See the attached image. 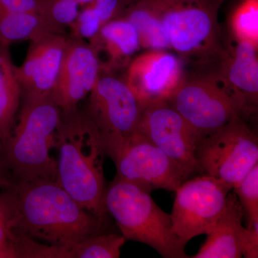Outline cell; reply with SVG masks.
<instances>
[{
	"mask_svg": "<svg viewBox=\"0 0 258 258\" xmlns=\"http://www.w3.org/2000/svg\"><path fill=\"white\" fill-rule=\"evenodd\" d=\"M0 258H18L16 248L10 239L0 244Z\"/></svg>",
	"mask_w": 258,
	"mask_h": 258,
	"instance_id": "29",
	"label": "cell"
},
{
	"mask_svg": "<svg viewBox=\"0 0 258 258\" xmlns=\"http://www.w3.org/2000/svg\"><path fill=\"white\" fill-rule=\"evenodd\" d=\"M76 1L79 3L80 7H83L85 6V5L89 4V3L94 1V0H76Z\"/></svg>",
	"mask_w": 258,
	"mask_h": 258,
	"instance_id": "31",
	"label": "cell"
},
{
	"mask_svg": "<svg viewBox=\"0 0 258 258\" xmlns=\"http://www.w3.org/2000/svg\"><path fill=\"white\" fill-rule=\"evenodd\" d=\"M244 211L233 190L217 221L209 231L207 240L194 258H240L246 227L242 225Z\"/></svg>",
	"mask_w": 258,
	"mask_h": 258,
	"instance_id": "16",
	"label": "cell"
},
{
	"mask_svg": "<svg viewBox=\"0 0 258 258\" xmlns=\"http://www.w3.org/2000/svg\"><path fill=\"white\" fill-rule=\"evenodd\" d=\"M103 207L125 240L147 244L163 257H188L186 246L172 232L170 215L158 206L151 191L114 178L105 190Z\"/></svg>",
	"mask_w": 258,
	"mask_h": 258,
	"instance_id": "5",
	"label": "cell"
},
{
	"mask_svg": "<svg viewBox=\"0 0 258 258\" xmlns=\"http://www.w3.org/2000/svg\"><path fill=\"white\" fill-rule=\"evenodd\" d=\"M76 0H38V11L57 28L66 31L80 11Z\"/></svg>",
	"mask_w": 258,
	"mask_h": 258,
	"instance_id": "24",
	"label": "cell"
},
{
	"mask_svg": "<svg viewBox=\"0 0 258 258\" xmlns=\"http://www.w3.org/2000/svg\"><path fill=\"white\" fill-rule=\"evenodd\" d=\"M167 103L189 123L200 140L239 115L230 97L210 71L184 78Z\"/></svg>",
	"mask_w": 258,
	"mask_h": 258,
	"instance_id": "9",
	"label": "cell"
},
{
	"mask_svg": "<svg viewBox=\"0 0 258 258\" xmlns=\"http://www.w3.org/2000/svg\"><path fill=\"white\" fill-rule=\"evenodd\" d=\"M248 222L258 221V164L233 189Z\"/></svg>",
	"mask_w": 258,
	"mask_h": 258,
	"instance_id": "25",
	"label": "cell"
},
{
	"mask_svg": "<svg viewBox=\"0 0 258 258\" xmlns=\"http://www.w3.org/2000/svg\"><path fill=\"white\" fill-rule=\"evenodd\" d=\"M62 110L51 96L24 100L18 123L3 148L15 181H57V160L50 155Z\"/></svg>",
	"mask_w": 258,
	"mask_h": 258,
	"instance_id": "3",
	"label": "cell"
},
{
	"mask_svg": "<svg viewBox=\"0 0 258 258\" xmlns=\"http://www.w3.org/2000/svg\"><path fill=\"white\" fill-rule=\"evenodd\" d=\"M39 12L38 0H0V15Z\"/></svg>",
	"mask_w": 258,
	"mask_h": 258,
	"instance_id": "27",
	"label": "cell"
},
{
	"mask_svg": "<svg viewBox=\"0 0 258 258\" xmlns=\"http://www.w3.org/2000/svg\"><path fill=\"white\" fill-rule=\"evenodd\" d=\"M13 217V203L10 191L0 195V244L9 240Z\"/></svg>",
	"mask_w": 258,
	"mask_h": 258,
	"instance_id": "26",
	"label": "cell"
},
{
	"mask_svg": "<svg viewBox=\"0 0 258 258\" xmlns=\"http://www.w3.org/2000/svg\"><path fill=\"white\" fill-rule=\"evenodd\" d=\"M226 46L211 72L230 97L242 118L254 114L258 105V47L244 42Z\"/></svg>",
	"mask_w": 258,
	"mask_h": 258,
	"instance_id": "13",
	"label": "cell"
},
{
	"mask_svg": "<svg viewBox=\"0 0 258 258\" xmlns=\"http://www.w3.org/2000/svg\"><path fill=\"white\" fill-rule=\"evenodd\" d=\"M101 136L102 147L116 167L115 178L148 190L175 191L187 178L155 144L137 131L127 137Z\"/></svg>",
	"mask_w": 258,
	"mask_h": 258,
	"instance_id": "7",
	"label": "cell"
},
{
	"mask_svg": "<svg viewBox=\"0 0 258 258\" xmlns=\"http://www.w3.org/2000/svg\"><path fill=\"white\" fill-rule=\"evenodd\" d=\"M230 27L236 42L258 47V0H243L230 17Z\"/></svg>",
	"mask_w": 258,
	"mask_h": 258,
	"instance_id": "23",
	"label": "cell"
},
{
	"mask_svg": "<svg viewBox=\"0 0 258 258\" xmlns=\"http://www.w3.org/2000/svg\"><path fill=\"white\" fill-rule=\"evenodd\" d=\"M39 12L0 15V45L32 41L50 34H66Z\"/></svg>",
	"mask_w": 258,
	"mask_h": 258,
	"instance_id": "19",
	"label": "cell"
},
{
	"mask_svg": "<svg viewBox=\"0 0 258 258\" xmlns=\"http://www.w3.org/2000/svg\"><path fill=\"white\" fill-rule=\"evenodd\" d=\"M121 18L128 20L135 28L141 47L149 50L170 49L151 0H132Z\"/></svg>",
	"mask_w": 258,
	"mask_h": 258,
	"instance_id": "20",
	"label": "cell"
},
{
	"mask_svg": "<svg viewBox=\"0 0 258 258\" xmlns=\"http://www.w3.org/2000/svg\"><path fill=\"white\" fill-rule=\"evenodd\" d=\"M125 240L123 235L100 232L68 247L69 258H118Z\"/></svg>",
	"mask_w": 258,
	"mask_h": 258,
	"instance_id": "22",
	"label": "cell"
},
{
	"mask_svg": "<svg viewBox=\"0 0 258 258\" xmlns=\"http://www.w3.org/2000/svg\"><path fill=\"white\" fill-rule=\"evenodd\" d=\"M139 131L159 148L186 178L197 171L195 155L200 139L167 102L142 107Z\"/></svg>",
	"mask_w": 258,
	"mask_h": 258,
	"instance_id": "11",
	"label": "cell"
},
{
	"mask_svg": "<svg viewBox=\"0 0 258 258\" xmlns=\"http://www.w3.org/2000/svg\"><path fill=\"white\" fill-rule=\"evenodd\" d=\"M163 31L181 61L213 69L225 55L220 0H151Z\"/></svg>",
	"mask_w": 258,
	"mask_h": 258,
	"instance_id": "4",
	"label": "cell"
},
{
	"mask_svg": "<svg viewBox=\"0 0 258 258\" xmlns=\"http://www.w3.org/2000/svg\"><path fill=\"white\" fill-rule=\"evenodd\" d=\"M88 42L96 51L101 71L111 73L127 67L134 54L142 47L135 28L123 18L103 25Z\"/></svg>",
	"mask_w": 258,
	"mask_h": 258,
	"instance_id": "17",
	"label": "cell"
},
{
	"mask_svg": "<svg viewBox=\"0 0 258 258\" xmlns=\"http://www.w3.org/2000/svg\"><path fill=\"white\" fill-rule=\"evenodd\" d=\"M83 112L101 135L127 137L139 130L142 106L124 79L101 71Z\"/></svg>",
	"mask_w": 258,
	"mask_h": 258,
	"instance_id": "10",
	"label": "cell"
},
{
	"mask_svg": "<svg viewBox=\"0 0 258 258\" xmlns=\"http://www.w3.org/2000/svg\"><path fill=\"white\" fill-rule=\"evenodd\" d=\"M220 1H221V2H222V3H224V2H225V0H220ZM240 1H243V0H240Z\"/></svg>",
	"mask_w": 258,
	"mask_h": 258,
	"instance_id": "32",
	"label": "cell"
},
{
	"mask_svg": "<svg viewBox=\"0 0 258 258\" xmlns=\"http://www.w3.org/2000/svg\"><path fill=\"white\" fill-rule=\"evenodd\" d=\"M12 231L71 247L101 232L105 220L85 210L56 181H15L10 186Z\"/></svg>",
	"mask_w": 258,
	"mask_h": 258,
	"instance_id": "1",
	"label": "cell"
},
{
	"mask_svg": "<svg viewBox=\"0 0 258 258\" xmlns=\"http://www.w3.org/2000/svg\"><path fill=\"white\" fill-rule=\"evenodd\" d=\"M126 68L123 79L142 107L169 101L185 78L181 59L164 50H149Z\"/></svg>",
	"mask_w": 258,
	"mask_h": 258,
	"instance_id": "12",
	"label": "cell"
},
{
	"mask_svg": "<svg viewBox=\"0 0 258 258\" xmlns=\"http://www.w3.org/2000/svg\"><path fill=\"white\" fill-rule=\"evenodd\" d=\"M57 182L85 210L106 219L105 154L96 127L79 107L62 110L56 135Z\"/></svg>",
	"mask_w": 258,
	"mask_h": 258,
	"instance_id": "2",
	"label": "cell"
},
{
	"mask_svg": "<svg viewBox=\"0 0 258 258\" xmlns=\"http://www.w3.org/2000/svg\"><path fill=\"white\" fill-rule=\"evenodd\" d=\"M9 171V168L5 162L4 157L3 155L0 156V186L9 188L13 184V181H12L8 175Z\"/></svg>",
	"mask_w": 258,
	"mask_h": 258,
	"instance_id": "30",
	"label": "cell"
},
{
	"mask_svg": "<svg viewBox=\"0 0 258 258\" xmlns=\"http://www.w3.org/2000/svg\"><path fill=\"white\" fill-rule=\"evenodd\" d=\"M228 186L212 176L202 175L185 181L176 190L170 214L171 230L184 245L207 233L225 210Z\"/></svg>",
	"mask_w": 258,
	"mask_h": 258,
	"instance_id": "8",
	"label": "cell"
},
{
	"mask_svg": "<svg viewBox=\"0 0 258 258\" xmlns=\"http://www.w3.org/2000/svg\"><path fill=\"white\" fill-rule=\"evenodd\" d=\"M22 89L10 46L0 45V144L6 143L14 128Z\"/></svg>",
	"mask_w": 258,
	"mask_h": 258,
	"instance_id": "18",
	"label": "cell"
},
{
	"mask_svg": "<svg viewBox=\"0 0 258 258\" xmlns=\"http://www.w3.org/2000/svg\"><path fill=\"white\" fill-rule=\"evenodd\" d=\"M197 171L212 176L233 190L258 164V139L237 115L215 133L200 139Z\"/></svg>",
	"mask_w": 258,
	"mask_h": 258,
	"instance_id": "6",
	"label": "cell"
},
{
	"mask_svg": "<svg viewBox=\"0 0 258 258\" xmlns=\"http://www.w3.org/2000/svg\"><path fill=\"white\" fill-rule=\"evenodd\" d=\"M69 36L50 34L30 41L23 64L17 66L22 99L51 96L58 76Z\"/></svg>",
	"mask_w": 258,
	"mask_h": 258,
	"instance_id": "15",
	"label": "cell"
},
{
	"mask_svg": "<svg viewBox=\"0 0 258 258\" xmlns=\"http://www.w3.org/2000/svg\"><path fill=\"white\" fill-rule=\"evenodd\" d=\"M242 256L246 258L258 257V221L247 223Z\"/></svg>",
	"mask_w": 258,
	"mask_h": 258,
	"instance_id": "28",
	"label": "cell"
},
{
	"mask_svg": "<svg viewBox=\"0 0 258 258\" xmlns=\"http://www.w3.org/2000/svg\"><path fill=\"white\" fill-rule=\"evenodd\" d=\"M132 0H94L82 7L74 23L69 27L70 35L88 40L103 25L121 18Z\"/></svg>",
	"mask_w": 258,
	"mask_h": 258,
	"instance_id": "21",
	"label": "cell"
},
{
	"mask_svg": "<svg viewBox=\"0 0 258 258\" xmlns=\"http://www.w3.org/2000/svg\"><path fill=\"white\" fill-rule=\"evenodd\" d=\"M100 72L99 59L91 44L69 35L51 98L61 110L76 108L94 88Z\"/></svg>",
	"mask_w": 258,
	"mask_h": 258,
	"instance_id": "14",
	"label": "cell"
}]
</instances>
